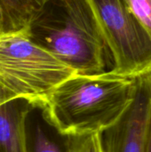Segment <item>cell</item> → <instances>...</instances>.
Masks as SVG:
<instances>
[{
    "mask_svg": "<svg viewBox=\"0 0 151 152\" xmlns=\"http://www.w3.org/2000/svg\"><path fill=\"white\" fill-rule=\"evenodd\" d=\"M135 79L111 71L76 74L56 86L41 107L44 119L60 134H101L117 123L131 105Z\"/></svg>",
    "mask_w": 151,
    "mask_h": 152,
    "instance_id": "6da1fadb",
    "label": "cell"
},
{
    "mask_svg": "<svg viewBox=\"0 0 151 152\" xmlns=\"http://www.w3.org/2000/svg\"><path fill=\"white\" fill-rule=\"evenodd\" d=\"M29 34L78 75L105 72L111 56L88 0H48Z\"/></svg>",
    "mask_w": 151,
    "mask_h": 152,
    "instance_id": "7a4b0ae2",
    "label": "cell"
},
{
    "mask_svg": "<svg viewBox=\"0 0 151 152\" xmlns=\"http://www.w3.org/2000/svg\"><path fill=\"white\" fill-rule=\"evenodd\" d=\"M74 75L72 68L37 45L29 30L0 34V84L18 100L41 109L53 89Z\"/></svg>",
    "mask_w": 151,
    "mask_h": 152,
    "instance_id": "3957f363",
    "label": "cell"
},
{
    "mask_svg": "<svg viewBox=\"0 0 151 152\" xmlns=\"http://www.w3.org/2000/svg\"><path fill=\"white\" fill-rule=\"evenodd\" d=\"M113 60L116 75L136 78L151 73V35L125 0H88Z\"/></svg>",
    "mask_w": 151,
    "mask_h": 152,
    "instance_id": "277c9868",
    "label": "cell"
},
{
    "mask_svg": "<svg viewBox=\"0 0 151 152\" xmlns=\"http://www.w3.org/2000/svg\"><path fill=\"white\" fill-rule=\"evenodd\" d=\"M151 112V73L135 79L133 102L113 126L101 134L102 152H146Z\"/></svg>",
    "mask_w": 151,
    "mask_h": 152,
    "instance_id": "5b68a950",
    "label": "cell"
},
{
    "mask_svg": "<svg viewBox=\"0 0 151 152\" xmlns=\"http://www.w3.org/2000/svg\"><path fill=\"white\" fill-rule=\"evenodd\" d=\"M16 100L0 106V152H29L27 119L29 107Z\"/></svg>",
    "mask_w": 151,
    "mask_h": 152,
    "instance_id": "8992f818",
    "label": "cell"
},
{
    "mask_svg": "<svg viewBox=\"0 0 151 152\" xmlns=\"http://www.w3.org/2000/svg\"><path fill=\"white\" fill-rule=\"evenodd\" d=\"M48 0H0L2 33L29 30Z\"/></svg>",
    "mask_w": 151,
    "mask_h": 152,
    "instance_id": "52a82bcc",
    "label": "cell"
},
{
    "mask_svg": "<svg viewBox=\"0 0 151 152\" xmlns=\"http://www.w3.org/2000/svg\"><path fill=\"white\" fill-rule=\"evenodd\" d=\"M65 152H102L101 134L67 137Z\"/></svg>",
    "mask_w": 151,
    "mask_h": 152,
    "instance_id": "ba28073f",
    "label": "cell"
},
{
    "mask_svg": "<svg viewBox=\"0 0 151 152\" xmlns=\"http://www.w3.org/2000/svg\"><path fill=\"white\" fill-rule=\"evenodd\" d=\"M125 2L151 35V0H125Z\"/></svg>",
    "mask_w": 151,
    "mask_h": 152,
    "instance_id": "9c48e42d",
    "label": "cell"
},
{
    "mask_svg": "<svg viewBox=\"0 0 151 152\" xmlns=\"http://www.w3.org/2000/svg\"><path fill=\"white\" fill-rule=\"evenodd\" d=\"M32 152H65L60 146L53 142L43 130L40 126H37L34 134Z\"/></svg>",
    "mask_w": 151,
    "mask_h": 152,
    "instance_id": "30bf717a",
    "label": "cell"
},
{
    "mask_svg": "<svg viewBox=\"0 0 151 152\" xmlns=\"http://www.w3.org/2000/svg\"><path fill=\"white\" fill-rule=\"evenodd\" d=\"M16 100L18 99L0 84V106Z\"/></svg>",
    "mask_w": 151,
    "mask_h": 152,
    "instance_id": "8fae6325",
    "label": "cell"
},
{
    "mask_svg": "<svg viewBox=\"0 0 151 152\" xmlns=\"http://www.w3.org/2000/svg\"><path fill=\"white\" fill-rule=\"evenodd\" d=\"M146 152H151V112L148 124L147 129V137H146Z\"/></svg>",
    "mask_w": 151,
    "mask_h": 152,
    "instance_id": "7c38bea8",
    "label": "cell"
},
{
    "mask_svg": "<svg viewBox=\"0 0 151 152\" xmlns=\"http://www.w3.org/2000/svg\"><path fill=\"white\" fill-rule=\"evenodd\" d=\"M0 34H1V29H0Z\"/></svg>",
    "mask_w": 151,
    "mask_h": 152,
    "instance_id": "4fadbf2b",
    "label": "cell"
}]
</instances>
